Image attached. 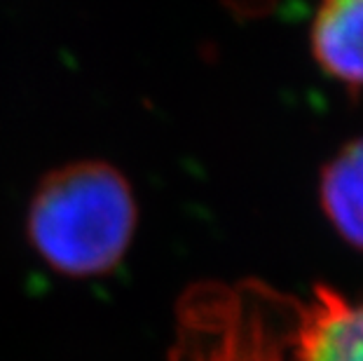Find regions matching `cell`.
Masks as SVG:
<instances>
[{
	"mask_svg": "<svg viewBox=\"0 0 363 361\" xmlns=\"http://www.w3.org/2000/svg\"><path fill=\"white\" fill-rule=\"evenodd\" d=\"M138 206L120 169L80 160L54 169L28 204V240L68 277H99L120 265L136 233Z\"/></svg>",
	"mask_w": 363,
	"mask_h": 361,
	"instance_id": "6da1fadb",
	"label": "cell"
},
{
	"mask_svg": "<svg viewBox=\"0 0 363 361\" xmlns=\"http://www.w3.org/2000/svg\"><path fill=\"white\" fill-rule=\"evenodd\" d=\"M293 321L296 361H363V301L319 284L310 303H298Z\"/></svg>",
	"mask_w": 363,
	"mask_h": 361,
	"instance_id": "7a4b0ae2",
	"label": "cell"
},
{
	"mask_svg": "<svg viewBox=\"0 0 363 361\" xmlns=\"http://www.w3.org/2000/svg\"><path fill=\"white\" fill-rule=\"evenodd\" d=\"M312 55L330 78L363 87V0H321Z\"/></svg>",
	"mask_w": 363,
	"mask_h": 361,
	"instance_id": "3957f363",
	"label": "cell"
},
{
	"mask_svg": "<svg viewBox=\"0 0 363 361\" xmlns=\"http://www.w3.org/2000/svg\"><path fill=\"white\" fill-rule=\"evenodd\" d=\"M321 206L342 240L363 251V136L347 143L323 169Z\"/></svg>",
	"mask_w": 363,
	"mask_h": 361,
	"instance_id": "277c9868",
	"label": "cell"
}]
</instances>
